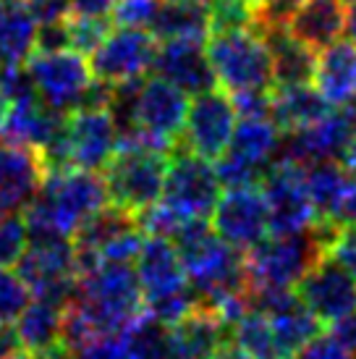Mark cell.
<instances>
[{"label": "cell", "mask_w": 356, "mask_h": 359, "mask_svg": "<svg viewBox=\"0 0 356 359\" xmlns=\"http://www.w3.org/2000/svg\"><path fill=\"white\" fill-rule=\"evenodd\" d=\"M19 351H24V349H21L13 323H0V359L16 357Z\"/></svg>", "instance_id": "40"}, {"label": "cell", "mask_w": 356, "mask_h": 359, "mask_svg": "<svg viewBox=\"0 0 356 359\" xmlns=\"http://www.w3.org/2000/svg\"><path fill=\"white\" fill-rule=\"evenodd\" d=\"M37 19L27 0H0V66L27 63L34 53Z\"/></svg>", "instance_id": "28"}, {"label": "cell", "mask_w": 356, "mask_h": 359, "mask_svg": "<svg viewBox=\"0 0 356 359\" xmlns=\"http://www.w3.org/2000/svg\"><path fill=\"white\" fill-rule=\"evenodd\" d=\"M158 37L139 27H116L100 42L97 50L89 55V66L95 79L108 84H123L147 76L155 66Z\"/></svg>", "instance_id": "9"}, {"label": "cell", "mask_w": 356, "mask_h": 359, "mask_svg": "<svg viewBox=\"0 0 356 359\" xmlns=\"http://www.w3.org/2000/svg\"><path fill=\"white\" fill-rule=\"evenodd\" d=\"M280 142H283V131L273 121V116H244L238 118L226 152L236 155L254 168L267 170L278 158Z\"/></svg>", "instance_id": "26"}, {"label": "cell", "mask_w": 356, "mask_h": 359, "mask_svg": "<svg viewBox=\"0 0 356 359\" xmlns=\"http://www.w3.org/2000/svg\"><path fill=\"white\" fill-rule=\"evenodd\" d=\"M346 11L348 0H304L286 29L320 53L346 34Z\"/></svg>", "instance_id": "22"}, {"label": "cell", "mask_w": 356, "mask_h": 359, "mask_svg": "<svg viewBox=\"0 0 356 359\" xmlns=\"http://www.w3.org/2000/svg\"><path fill=\"white\" fill-rule=\"evenodd\" d=\"M71 359H176L170 349L168 328L152 318L139 320L123 333L100 336L71 351Z\"/></svg>", "instance_id": "14"}, {"label": "cell", "mask_w": 356, "mask_h": 359, "mask_svg": "<svg viewBox=\"0 0 356 359\" xmlns=\"http://www.w3.org/2000/svg\"><path fill=\"white\" fill-rule=\"evenodd\" d=\"M327 255L336 259L338 265H343L348 270V276L356 278V226L354 223H338V231L330 247H327Z\"/></svg>", "instance_id": "36"}, {"label": "cell", "mask_w": 356, "mask_h": 359, "mask_svg": "<svg viewBox=\"0 0 356 359\" xmlns=\"http://www.w3.org/2000/svg\"><path fill=\"white\" fill-rule=\"evenodd\" d=\"M346 147H348L346 110H330L320 121L309 123L307 129L283 134L278 158L291 160V163H296L301 168H307V165L325 163V160H343Z\"/></svg>", "instance_id": "13"}, {"label": "cell", "mask_w": 356, "mask_h": 359, "mask_svg": "<svg viewBox=\"0 0 356 359\" xmlns=\"http://www.w3.org/2000/svg\"><path fill=\"white\" fill-rule=\"evenodd\" d=\"M270 215V233H299L317 223V210L309 197L304 168L291 160H273L259 181Z\"/></svg>", "instance_id": "6"}, {"label": "cell", "mask_w": 356, "mask_h": 359, "mask_svg": "<svg viewBox=\"0 0 356 359\" xmlns=\"http://www.w3.org/2000/svg\"><path fill=\"white\" fill-rule=\"evenodd\" d=\"M231 339L252 359H294L278 339L273 323L257 307H249L241 318L231 325Z\"/></svg>", "instance_id": "30"}, {"label": "cell", "mask_w": 356, "mask_h": 359, "mask_svg": "<svg viewBox=\"0 0 356 359\" xmlns=\"http://www.w3.org/2000/svg\"><path fill=\"white\" fill-rule=\"evenodd\" d=\"M210 223L220 239L228 241L231 247L241 252L254 247L270 233V215L262 187L254 184V187L226 189L210 215Z\"/></svg>", "instance_id": "11"}, {"label": "cell", "mask_w": 356, "mask_h": 359, "mask_svg": "<svg viewBox=\"0 0 356 359\" xmlns=\"http://www.w3.org/2000/svg\"><path fill=\"white\" fill-rule=\"evenodd\" d=\"M34 299L29 286L19 273L11 268H0V323H16L27 304Z\"/></svg>", "instance_id": "33"}, {"label": "cell", "mask_w": 356, "mask_h": 359, "mask_svg": "<svg viewBox=\"0 0 356 359\" xmlns=\"http://www.w3.org/2000/svg\"><path fill=\"white\" fill-rule=\"evenodd\" d=\"M247 3H252V6H254V8H257L259 3H265V0H247Z\"/></svg>", "instance_id": "47"}, {"label": "cell", "mask_w": 356, "mask_h": 359, "mask_svg": "<svg viewBox=\"0 0 356 359\" xmlns=\"http://www.w3.org/2000/svg\"><path fill=\"white\" fill-rule=\"evenodd\" d=\"M330 333H333L346 349H351L356 354V312H351V315L341 318L338 323H333V330H330Z\"/></svg>", "instance_id": "39"}, {"label": "cell", "mask_w": 356, "mask_h": 359, "mask_svg": "<svg viewBox=\"0 0 356 359\" xmlns=\"http://www.w3.org/2000/svg\"><path fill=\"white\" fill-rule=\"evenodd\" d=\"M330 102L320 95L315 84H301V87H278L273 90V110L270 116L280 131H299L307 129L309 123L320 121L330 113Z\"/></svg>", "instance_id": "29"}, {"label": "cell", "mask_w": 356, "mask_h": 359, "mask_svg": "<svg viewBox=\"0 0 356 359\" xmlns=\"http://www.w3.org/2000/svg\"><path fill=\"white\" fill-rule=\"evenodd\" d=\"M296 294L322 325H333L356 312V278L330 255L317 259L315 268L299 280Z\"/></svg>", "instance_id": "12"}, {"label": "cell", "mask_w": 356, "mask_h": 359, "mask_svg": "<svg viewBox=\"0 0 356 359\" xmlns=\"http://www.w3.org/2000/svg\"><path fill=\"white\" fill-rule=\"evenodd\" d=\"M108 205V189L100 170L66 168L50 170L34 200L24 208L29 233L74 236L81 223Z\"/></svg>", "instance_id": "2"}, {"label": "cell", "mask_w": 356, "mask_h": 359, "mask_svg": "<svg viewBox=\"0 0 356 359\" xmlns=\"http://www.w3.org/2000/svg\"><path fill=\"white\" fill-rule=\"evenodd\" d=\"M338 223H354V226H356V187H354V191L348 194L346 205H343V210H341V218H338Z\"/></svg>", "instance_id": "43"}, {"label": "cell", "mask_w": 356, "mask_h": 359, "mask_svg": "<svg viewBox=\"0 0 356 359\" xmlns=\"http://www.w3.org/2000/svg\"><path fill=\"white\" fill-rule=\"evenodd\" d=\"M118 0H69L74 16H110Z\"/></svg>", "instance_id": "38"}, {"label": "cell", "mask_w": 356, "mask_h": 359, "mask_svg": "<svg viewBox=\"0 0 356 359\" xmlns=\"http://www.w3.org/2000/svg\"><path fill=\"white\" fill-rule=\"evenodd\" d=\"M134 268H137L139 283H142L144 302L168 297V294H176V291L191 286L176 244L170 239H163V236H144Z\"/></svg>", "instance_id": "18"}, {"label": "cell", "mask_w": 356, "mask_h": 359, "mask_svg": "<svg viewBox=\"0 0 356 359\" xmlns=\"http://www.w3.org/2000/svg\"><path fill=\"white\" fill-rule=\"evenodd\" d=\"M11 359H34V357H32V354H27V351H19L16 357H11Z\"/></svg>", "instance_id": "46"}, {"label": "cell", "mask_w": 356, "mask_h": 359, "mask_svg": "<svg viewBox=\"0 0 356 359\" xmlns=\"http://www.w3.org/2000/svg\"><path fill=\"white\" fill-rule=\"evenodd\" d=\"M69 116V113H66ZM63 113L48 108L40 97L27 102H16L8 108V116L0 126V140L13 142V144H24V147H34L40 152L53 137L63 129Z\"/></svg>", "instance_id": "23"}, {"label": "cell", "mask_w": 356, "mask_h": 359, "mask_svg": "<svg viewBox=\"0 0 356 359\" xmlns=\"http://www.w3.org/2000/svg\"><path fill=\"white\" fill-rule=\"evenodd\" d=\"M315 84L333 108L356 102V48L348 40H336L317 53Z\"/></svg>", "instance_id": "21"}, {"label": "cell", "mask_w": 356, "mask_h": 359, "mask_svg": "<svg viewBox=\"0 0 356 359\" xmlns=\"http://www.w3.org/2000/svg\"><path fill=\"white\" fill-rule=\"evenodd\" d=\"M110 29H113L110 16H74L69 13V48L81 55H92L100 42L108 37Z\"/></svg>", "instance_id": "32"}, {"label": "cell", "mask_w": 356, "mask_h": 359, "mask_svg": "<svg viewBox=\"0 0 356 359\" xmlns=\"http://www.w3.org/2000/svg\"><path fill=\"white\" fill-rule=\"evenodd\" d=\"M34 359H40V357H34ZM58 359H71V357H58Z\"/></svg>", "instance_id": "48"}, {"label": "cell", "mask_w": 356, "mask_h": 359, "mask_svg": "<svg viewBox=\"0 0 356 359\" xmlns=\"http://www.w3.org/2000/svg\"><path fill=\"white\" fill-rule=\"evenodd\" d=\"M149 32L158 37V42H207L210 6L199 3V0H160V8L149 24Z\"/></svg>", "instance_id": "27"}, {"label": "cell", "mask_w": 356, "mask_h": 359, "mask_svg": "<svg viewBox=\"0 0 356 359\" xmlns=\"http://www.w3.org/2000/svg\"><path fill=\"white\" fill-rule=\"evenodd\" d=\"M29 247V223L24 210L0 218V268H16Z\"/></svg>", "instance_id": "31"}, {"label": "cell", "mask_w": 356, "mask_h": 359, "mask_svg": "<svg viewBox=\"0 0 356 359\" xmlns=\"http://www.w3.org/2000/svg\"><path fill=\"white\" fill-rule=\"evenodd\" d=\"M220 179L210 160L199 158L186 147L170 152L168 176H165V189L160 200L168 202L178 215L186 220L191 218H207L220 200Z\"/></svg>", "instance_id": "7"}, {"label": "cell", "mask_w": 356, "mask_h": 359, "mask_svg": "<svg viewBox=\"0 0 356 359\" xmlns=\"http://www.w3.org/2000/svg\"><path fill=\"white\" fill-rule=\"evenodd\" d=\"M309 197L317 210V220L341 218V210L346 205L348 194L356 187V173L348 168L343 160H325L304 168Z\"/></svg>", "instance_id": "25"}, {"label": "cell", "mask_w": 356, "mask_h": 359, "mask_svg": "<svg viewBox=\"0 0 356 359\" xmlns=\"http://www.w3.org/2000/svg\"><path fill=\"white\" fill-rule=\"evenodd\" d=\"M218 87L228 95L273 90V55L259 29L212 32L205 42Z\"/></svg>", "instance_id": "3"}, {"label": "cell", "mask_w": 356, "mask_h": 359, "mask_svg": "<svg viewBox=\"0 0 356 359\" xmlns=\"http://www.w3.org/2000/svg\"><path fill=\"white\" fill-rule=\"evenodd\" d=\"M236 123V105L226 90L212 87L207 92H199L189 102L184 134H181L178 147H186L189 152L215 163L228 150Z\"/></svg>", "instance_id": "8"}, {"label": "cell", "mask_w": 356, "mask_h": 359, "mask_svg": "<svg viewBox=\"0 0 356 359\" xmlns=\"http://www.w3.org/2000/svg\"><path fill=\"white\" fill-rule=\"evenodd\" d=\"M231 333L228 323L212 307L199 304L194 312L170 325L168 339L176 359H210Z\"/></svg>", "instance_id": "20"}, {"label": "cell", "mask_w": 356, "mask_h": 359, "mask_svg": "<svg viewBox=\"0 0 356 359\" xmlns=\"http://www.w3.org/2000/svg\"><path fill=\"white\" fill-rule=\"evenodd\" d=\"M21 349L40 359L71 357V351L63 344V307L45 299H32L21 312L16 323Z\"/></svg>", "instance_id": "19"}, {"label": "cell", "mask_w": 356, "mask_h": 359, "mask_svg": "<svg viewBox=\"0 0 356 359\" xmlns=\"http://www.w3.org/2000/svg\"><path fill=\"white\" fill-rule=\"evenodd\" d=\"M336 220H317L312 229L299 233H267L265 239L244 252V268L252 294L291 291L299 280L327 255L336 236Z\"/></svg>", "instance_id": "1"}, {"label": "cell", "mask_w": 356, "mask_h": 359, "mask_svg": "<svg viewBox=\"0 0 356 359\" xmlns=\"http://www.w3.org/2000/svg\"><path fill=\"white\" fill-rule=\"evenodd\" d=\"M294 359H356V354L351 349H346L341 341L330 333V336H320L309 339L301 349L296 351Z\"/></svg>", "instance_id": "37"}, {"label": "cell", "mask_w": 356, "mask_h": 359, "mask_svg": "<svg viewBox=\"0 0 356 359\" xmlns=\"http://www.w3.org/2000/svg\"><path fill=\"white\" fill-rule=\"evenodd\" d=\"M152 71L176 84L186 95H199L218 87L215 71L210 66V55L205 42L194 40H168L158 45Z\"/></svg>", "instance_id": "16"}, {"label": "cell", "mask_w": 356, "mask_h": 359, "mask_svg": "<svg viewBox=\"0 0 356 359\" xmlns=\"http://www.w3.org/2000/svg\"><path fill=\"white\" fill-rule=\"evenodd\" d=\"M210 359H252V357H249L247 351L238 346L236 341H223Z\"/></svg>", "instance_id": "42"}, {"label": "cell", "mask_w": 356, "mask_h": 359, "mask_svg": "<svg viewBox=\"0 0 356 359\" xmlns=\"http://www.w3.org/2000/svg\"><path fill=\"white\" fill-rule=\"evenodd\" d=\"M170 152L147 144H118L102 168L108 202L129 212H142L163 197Z\"/></svg>", "instance_id": "4"}, {"label": "cell", "mask_w": 356, "mask_h": 359, "mask_svg": "<svg viewBox=\"0 0 356 359\" xmlns=\"http://www.w3.org/2000/svg\"><path fill=\"white\" fill-rule=\"evenodd\" d=\"M27 69L34 79L37 97L48 108L58 110L63 116L79 108L84 92L95 81L87 55L71 50V48L53 53L34 50L27 60Z\"/></svg>", "instance_id": "5"}, {"label": "cell", "mask_w": 356, "mask_h": 359, "mask_svg": "<svg viewBox=\"0 0 356 359\" xmlns=\"http://www.w3.org/2000/svg\"><path fill=\"white\" fill-rule=\"evenodd\" d=\"M8 108H11L8 100L0 95V126H3V121H6V116H8Z\"/></svg>", "instance_id": "45"}, {"label": "cell", "mask_w": 356, "mask_h": 359, "mask_svg": "<svg viewBox=\"0 0 356 359\" xmlns=\"http://www.w3.org/2000/svg\"><path fill=\"white\" fill-rule=\"evenodd\" d=\"M69 168L102 170L118 150V126L110 108H76L63 121Z\"/></svg>", "instance_id": "10"}, {"label": "cell", "mask_w": 356, "mask_h": 359, "mask_svg": "<svg viewBox=\"0 0 356 359\" xmlns=\"http://www.w3.org/2000/svg\"><path fill=\"white\" fill-rule=\"evenodd\" d=\"M273 55V81L275 87H301L315 81L317 50L296 40L286 27H273L262 32Z\"/></svg>", "instance_id": "24"}, {"label": "cell", "mask_w": 356, "mask_h": 359, "mask_svg": "<svg viewBox=\"0 0 356 359\" xmlns=\"http://www.w3.org/2000/svg\"><path fill=\"white\" fill-rule=\"evenodd\" d=\"M346 37L348 42L356 48V0H348V11H346Z\"/></svg>", "instance_id": "44"}, {"label": "cell", "mask_w": 356, "mask_h": 359, "mask_svg": "<svg viewBox=\"0 0 356 359\" xmlns=\"http://www.w3.org/2000/svg\"><path fill=\"white\" fill-rule=\"evenodd\" d=\"M45 163L34 147L0 140V218L24 210L40 191Z\"/></svg>", "instance_id": "15"}, {"label": "cell", "mask_w": 356, "mask_h": 359, "mask_svg": "<svg viewBox=\"0 0 356 359\" xmlns=\"http://www.w3.org/2000/svg\"><path fill=\"white\" fill-rule=\"evenodd\" d=\"M0 95L8 100V105L27 102L37 97L34 79H32L27 63H13V66H0Z\"/></svg>", "instance_id": "34"}, {"label": "cell", "mask_w": 356, "mask_h": 359, "mask_svg": "<svg viewBox=\"0 0 356 359\" xmlns=\"http://www.w3.org/2000/svg\"><path fill=\"white\" fill-rule=\"evenodd\" d=\"M346 116H348V147H346V155H343V163L356 173V102H351Z\"/></svg>", "instance_id": "41"}, {"label": "cell", "mask_w": 356, "mask_h": 359, "mask_svg": "<svg viewBox=\"0 0 356 359\" xmlns=\"http://www.w3.org/2000/svg\"><path fill=\"white\" fill-rule=\"evenodd\" d=\"M252 307L265 312L267 320L275 328L280 344L286 346L291 357H296V351L309 339H315L317 333H320V325H322L294 289L252 294Z\"/></svg>", "instance_id": "17"}, {"label": "cell", "mask_w": 356, "mask_h": 359, "mask_svg": "<svg viewBox=\"0 0 356 359\" xmlns=\"http://www.w3.org/2000/svg\"><path fill=\"white\" fill-rule=\"evenodd\" d=\"M160 8V0H118L116 8L110 13V19L118 27H139L149 29V24L155 19Z\"/></svg>", "instance_id": "35"}]
</instances>
